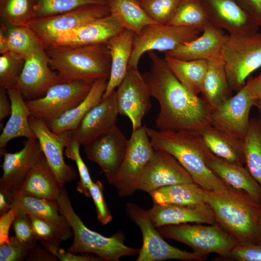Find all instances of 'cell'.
Segmentation results:
<instances>
[{"label": "cell", "mask_w": 261, "mask_h": 261, "mask_svg": "<svg viewBox=\"0 0 261 261\" xmlns=\"http://www.w3.org/2000/svg\"><path fill=\"white\" fill-rule=\"evenodd\" d=\"M243 146L246 168L261 187V123L259 120H250Z\"/></svg>", "instance_id": "8d00e7d4"}, {"label": "cell", "mask_w": 261, "mask_h": 261, "mask_svg": "<svg viewBox=\"0 0 261 261\" xmlns=\"http://www.w3.org/2000/svg\"><path fill=\"white\" fill-rule=\"evenodd\" d=\"M220 59L231 88L238 91L249 75L261 67V33L228 35Z\"/></svg>", "instance_id": "8992f818"}, {"label": "cell", "mask_w": 261, "mask_h": 261, "mask_svg": "<svg viewBox=\"0 0 261 261\" xmlns=\"http://www.w3.org/2000/svg\"><path fill=\"white\" fill-rule=\"evenodd\" d=\"M124 29L110 14L59 35L51 45L80 46L106 43Z\"/></svg>", "instance_id": "cb8c5ba5"}, {"label": "cell", "mask_w": 261, "mask_h": 261, "mask_svg": "<svg viewBox=\"0 0 261 261\" xmlns=\"http://www.w3.org/2000/svg\"><path fill=\"white\" fill-rule=\"evenodd\" d=\"M63 187L43 154L14 194L57 200Z\"/></svg>", "instance_id": "484cf974"}, {"label": "cell", "mask_w": 261, "mask_h": 261, "mask_svg": "<svg viewBox=\"0 0 261 261\" xmlns=\"http://www.w3.org/2000/svg\"></svg>", "instance_id": "94428289"}, {"label": "cell", "mask_w": 261, "mask_h": 261, "mask_svg": "<svg viewBox=\"0 0 261 261\" xmlns=\"http://www.w3.org/2000/svg\"><path fill=\"white\" fill-rule=\"evenodd\" d=\"M4 31L8 51L26 58L43 51L45 48L35 32L28 26L9 27L0 24Z\"/></svg>", "instance_id": "d590c367"}, {"label": "cell", "mask_w": 261, "mask_h": 261, "mask_svg": "<svg viewBox=\"0 0 261 261\" xmlns=\"http://www.w3.org/2000/svg\"><path fill=\"white\" fill-rule=\"evenodd\" d=\"M35 0H0L1 23L7 26H27L35 18Z\"/></svg>", "instance_id": "74e56055"}, {"label": "cell", "mask_w": 261, "mask_h": 261, "mask_svg": "<svg viewBox=\"0 0 261 261\" xmlns=\"http://www.w3.org/2000/svg\"><path fill=\"white\" fill-rule=\"evenodd\" d=\"M25 58L12 51L0 57V87L6 90L14 87L25 62Z\"/></svg>", "instance_id": "b9f144b4"}, {"label": "cell", "mask_w": 261, "mask_h": 261, "mask_svg": "<svg viewBox=\"0 0 261 261\" xmlns=\"http://www.w3.org/2000/svg\"><path fill=\"white\" fill-rule=\"evenodd\" d=\"M29 216L37 241L52 253L58 249L61 242L70 238L49 221L34 215Z\"/></svg>", "instance_id": "ab89813d"}, {"label": "cell", "mask_w": 261, "mask_h": 261, "mask_svg": "<svg viewBox=\"0 0 261 261\" xmlns=\"http://www.w3.org/2000/svg\"><path fill=\"white\" fill-rule=\"evenodd\" d=\"M164 58L173 73L188 90L196 96L201 93L208 61L185 60L168 56Z\"/></svg>", "instance_id": "d6a6232c"}, {"label": "cell", "mask_w": 261, "mask_h": 261, "mask_svg": "<svg viewBox=\"0 0 261 261\" xmlns=\"http://www.w3.org/2000/svg\"><path fill=\"white\" fill-rule=\"evenodd\" d=\"M209 22L202 0H180L176 12L167 25L203 27Z\"/></svg>", "instance_id": "f35d334b"}, {"label": "cell", "mask_w": 261, "mask_h": 261, "mask_svg": "<svg viewBox=\"0 0 261 261\" xmlns=\"http://www.w3.org/2000/svg\"><path fill=\"white\" fill-rule=\"evenodd\" d=\"M245 84L252 98L255 101L261 100V72L258 76L249 79Z\"/></svg>", "instance_id": "11a10c76"}, {"label": "cell", "mask_w": 261, "mask_h": 261, "mask_svg": "<svg viewBox=\"0 0 261 261\" xmlns=\"http://www.w3.org/2000/svg\"><path fill=\"white\" fill-rule=\"evenodd\" d=\"M108 81L102 78L94 82L84 99L49 124V129L57 134L75 129L87 113L102 101Z\"/></svg>", "instance_id": "4dcf8cb0"}, {"label": "cell", "mask_w": 261, "mask_h": 261, "mask_svg": "<svg viewBox=\"0 0 261 261\" xmlns=\"http://www.w3.org/2000/svg\"><path fill=\"white\" fill-rule=\"evenodd\" d=\"M146 129L144 125L132 131L128 140L125 158L113 184L120 197L129 196L138 189L139 180L154 154Z\"/></svg>", "instance_id": "7c38bea8"}, {"label": "cell", "mask_w": 261, "mask_h": 261, "mask_svg": "<svg viewBox=\"0 0 261 261\" xmlns=\"http://www.w3.org/2000/svg\"><path fill=\"white\" fill-rule=\"evenodd\" d=\"M118 114L115 90L92 108L75 129L71 130L72 139L84 146L116 126Z\"/></svg>", "instance_id": "44dd1931"}, {"label": "cell", "mask_w": 261, "mask_h": 261, "mask_svg": "<svg viewBox=\"0 0 261 261\" xmlns=\"http://www.w3.org/2000/svg\"><path fill=\"white\" fill-rule=\"evenodd\" d=\"M110 13L125 29L139 33L145 26L156 23L146 14L139 0H108Z\"/></svg>", "instance_id": "836d02e7"}, {"label": "cell", "mask_w": 261, "mask_h": 261, "mask_svg": "<svg viewBox=\"0 0 261 261\" xmlns=\"http://www.w3.org/2000/svg\"><path fill=\"white\" fill-rule=\"evenodd\" d=\"M198 134L215 156L230 163L245 164L243 141L227 134L211 125L203 129Z\"/></svg>", "instance_id": "f546056e"}, {"label": "cell", "mask_w": 261, "mask_h": 261, "mask_svg": "<svg viewBox=\"0 0 261 261\" xmlns=\"http://www.w3.org/2000/svg\"><path fill=\"white\" fill-rule=\"evenodd\" d=\"M258 229H259V239H260V242H261V218L259 221Z\"/></svg>", "instance_id": "91938a15"}, {"label": "cell", "mask_w": 261, "mask_h": 261, "mask_svg": "<svg viewBox=\"0 0 261 261\" xmlns=\"http://www.w3.org/2000/svg\"><path fill=\"white\" fill-rule=\"evenodd\" d=\"M7 91L12 111L0 136V156L6 152L7 145L12 139L19 137L36 138L29 123L30 114L23 95L14 87Z\"/></svg>", "instance_id": "83f0119b"}, {"label": "cell", "mask_w": 261, "mask_h": 261, "mask_svg": "<svg viewBox=\"0 0 261 261\" xmlns=\"http://www.w3.org/2000/svg\"><path fill=\"white\" fill-rule=\"evenodd\" d=\"M226 71L221 59L208 61V68L203 81L202 98L214 110L232 96Z\"/></svg>", "instance_id": "1f68e13d"}, {"label": "cell", "mask_w": 261, "mask_h": 261, "mask_svg": "<svg viewBox=\"0 0 261 261\" xmlns=\"http://www.w3.org/2000/svg\"><path fill=\"white\" fill-rule=\"evenodd\" d=\"M147 212L157 229L184 223L217 224L212 209L205 203L188 205L154 204Z\"/></svg>", "instance_id": "7402d4cb"}, {"label": "cell", "mask_w": 261, "mask_h": 261, "mask_svg": "<svg viewBox=\"0 0 261 261\" xmlns=\"http://www.w3.org/2000/svg\"><path fill=\"white\" fill-rule=\"evenodd\" d=\"M81 145L72 138L65 148V155L73 160L76 165L80 180L77 183V190L86 197H90L89 188L93 181L88 169L83 161L80 153Z\"/></svg>", "instance_id": "ee69618b"}, {"label": "cell", "mask_w": 261, "mask_h": 261, "mask_svg": "<svg viewBox=\"0 0 261 261\" xmlns=\"http://www.w3.org/2000/svg\"><path fill=\"white\" fill-rule=\"evenodd\" d=\"M28 261H58V258L50 251L37 245L28 258Z\"/></svg>", "instance_id": "f5cc1de1"}, {"label": "cell", "mask_w": 261, "mask_h": 261, "mask_svg": "<svg viewBox=\"0 0 261 261\" xmlns=\"http://www.w3.org/2000/svg\"><path fill=\"white\" fill-rule=\"evenodd\" d=\"M117 88L119 114L129 118L134 131L142 126L143 119L152 106L148 87L138 68H130Z\"/></svg>", "instance_id": "5bb4252c"}, {"label": "cell", "mask_w": 261, "mask_h": 261, "mask_svg": "<svg viewBox=\"0 0 261 261\" xmlns=\"http://www.w3.org/2000/svg\"><path fill=\"white\" fill-rule=\"evenodd\" d=\"M261 27V0H235Z\"/></svg>", "instance_id": "681fc988"}, {"label": "cell", "mask_w": 261, "mask_h": 261, "mask_svg": "<svg viewBox=\"0 0 261 261\" xmlns=\"http://www.w3.org/2000/svg\"><path fill=\"white\" fill-rule=\"evenodd\" d=\"M43 154L35 137L27 139L23 142V147L17 152H5L2 155L3 174L0 179V188L14 194L16 193L26 175Z\"/></svg>", "instance_id": "d6986e66"}, {"label": "cell", "mask_w": 261, "mask_h": 261, "mask_svg": "<svg viewBox=\"0 0 261 261\" xmlns=\"http://www.w3.org/2000/svg\"><path fill=\"white\" fill-rule=\"evenodd\" d=\"M149 194L154 204L188 205L205 203V190L194 182L162 187Z\"/></svg>", "instance_id": "e575fe53"}, {"label": "cell", "mask_w": 261, "mask_h": 261, "mask_svg": "<svg viewBox=\"0 0 261 261\" xmlns=\"http://www.w3.org/2000/svg\"><path fill=\"white\" fill-rule=\"evenodd\" d=\"M14 194L0 188V216L11 209Z\"/></svg>", "instance_id": "9f6ffc18"}, {"label": "cell", "mask_w": 261, "mask_h": 261, "mask_svg": "<svg viewBox=\"0 0 261 261\" xmlns=\"http://www.w3.org/2000/svg\"><path fill=\"white\" fill-rule=\"evenodd\" d=\"M8 51L7 38L4 31L0 27V53L2 54Z\"/></svg>", "instance_id": "6f0895ef"}, {"label": "cell", "mask_w": 261, "mask_h": 261, "mask_svg": "<svg viewBox=\"0 0 261 261\" xmlns=\"http://www.w3.org/2000/svg\"><path fill=\"white\" fill-rule=\"evenodd\" d=\"M205 162L209 169L228 186L261 203V187L244 165L227 162L209 150Z\"/></svg>", "instance_id": "d4e9b609"}, {"label": "cell", "mask_w": 261, "mask_h": 261, "mask_svg": "<svg viewBox=\"0 0 261 261\" xmlns=\"http://www.w3.org/2000/svg\"><path fill=\"white\" fill-rule=\"evenodd\" d=\"M254 106L257 108L260 117V121L261 123V100H257L254 102Z\"/></svg>", "instance_id": "680465c9"}, {"label": "cell", "mask_w": 261, "mask_h": 261, "mask_svg": "<svg viewBox=\"0 0 261 261\" xmlns=\"http://www.w3.org/2000/svg\"><path fill=\"white\" fill-rule=\"evenodd\" d=\"M205 203L212 209L217 224L238 242H260L259 223L261 203L231 187L205 190Z\"/></svg>", "instance_id": "3957f363"}, {"label": "cell", "mask_w": 261, "mask_h": 261, "mask_svg": "<svg viewBox=\"0 0 261 261\" xmlns=\"http://www.w3.org/2000/svg\"><path fill=\"white\" fill-rule=\"evenodd\" d=\"M191 182H194L191 175L173 155L155 149L137 189L150 194L162 187Z\"/></svg>", "instance_id": "e0dca14e"}, {"label": "cell", "mask_w": 261, "mask_h": 261, "mask_svg": "<svg viewBox=\"0 0 261 261\" xmlns=\"http://www.w3.org/2000/svg\"><path fill=\"white\" fill-rule=\"evenodd\" d=\"M110 14L108 4H89L58 14L34 18L27 26L45 49L59 35Z\"/></svg>", "instance_id": "8fae6325"}, {"label": "cell", "mask_w": 261, "mask_h": 261, "mask_svg": "<svg viewBox=\"0 0 261 261\" xmlns=\"http://www.w3.org/2000/svg\"><path fill=\"white\" fill-rule=\"evenodd\" d=\"M62 82L61 77L49 66L44 50L26 58L14 87L26 100H30L44 96L52 86Z\"/></svg>", "instance_id": "ac0fdd59"}, {"label": "cell", "mask_w": 261, "mask_h": 261, "mask_svg": "<svg viewBox=\"0 0 261 261\" xmlns=\"http://www.w3.org/2000/svg\"><path fill=\"white\" fill-rule=\"evenodd\" d=\"M238 261H261V242H238L222 258Z\"/></svg>", "instance_id": "bcb514c9"}, {"label": "cell", "mask_w": 261, "mask_h": 261, "mask_svg": "<svg viewBox=\"0 0 261 261\" xmlns=\"http://www.w3.org/2000/svg\"><path fill=\"white\" fill-rule=\"evenodd\" d=\"M89 4H108V0H35V16L36 18L56 15Z\"/></svg>", "instance_id": "60d3db41"}, {"label": "cell", "mask_w": 261, "mask_h": 261, "mask_svg": "<svg viewBox=\"0 0 261 261\" xmlns=\"http://www.w3.org/2000/svg\"><path fill=\"white\" fill-rule=\"evenodd\" d=\"M146 130L154 148L173 155L201 188L217 191L230 188L207 166L205 158L209 150L198 133L160 131L147 127Z\"/></svg>", "instance_id": "7a4b0ae2"}, {"label": "cell", "mask_w": 261, "mask_h": 261, "mask_svg": "<svg viewBox=\"0 0 261 261\" xmlns=\"http://www.w3.org/2000/svg\"><path fill=\"white\" fill-rule=\"evenodd\" d=\"M126 210L129 217L139 227L142 234L143 245L137 261L171 259L202 261L206 259V257L196 253L182 250L167 243L152 224L147 210L131 202L127 203Z\"/></svg>", "instance_id": "9c48e42d"}, {"label": "cell", "mask_w": 261, "mask_h": 261, "mask_svg": "<svg viewBox=\"0 0 261 261\" xmlns=\"http://www.w3.org/2000/svg\"><path fill=\"white\" fill-rule=\"evenodd\" d=\"M6 89L0 87V122L5 117L10 116L12 105Z\"/></svg>", "instance_id": "db71d44e"}, {"label": "cell", "mask_w": 261, "mask_h": 261, "mask_svg": "<svg viewBox=\"0 0 261 261\" xmlns=\"http://www.w3.org/2000/svg\"><path fill=\"white\" fill-rule=\"evenodd\" d=\"M15 215H34L49 221L70 238L72 231L65 217L59 212L57 200L14 194L11 206Z\"/></svg>", "instance_id": "4316f807"}, {"label": "cell", "mask_w": 261, "mask_h": 261, "mask_svg": "<svg viewBox=\"0 0 261 261\" xmlns=\"http://www.w3.org/2000/svg\"><path fill=\"white\" fill-rule=\"evenodd\" d=\"M147 53L151 68L143 76L151 96L160 105L155 120L158 130L198 133L210 125L212 109L203 99L193 95L182 85L165 58L153 51Z\"/></svg>", "instance_id": "6da1fadb"}, {"label": "cell", "mask_w": 261, "mask_h": 261, "mask_svg": "<svg viewBox=\"0 0 261 261\" xmlns=\"http://www.w3.org/2000/svg\"><path fill=\"white\" fill-rule=\"evenodd\" d=\"M29 123L47 163L62 186L76 179L77 172L64 159V149L72 138L71 130L57 134L44 120L30 116Z\"/></svg>", "instance_id": "4fadbf2b"}, {"label": "cell", "mask_w": 261, "mask_h": 261, "mask_svg": "<svg viewBox=\"0 0 261 261\" xmlns=\"http://www.w3.org/2000/svg\"><path fill=\"white\" fill-rule=\"evenodd\" d=\"M49 65L64 82L94 83L109 79L111 59L106 43L86 45H53L45 49Z\"/></svg>", "instance_id": "277c9868"}, {"label": "cell", "mask_w": 261, "mask_h": 261, "mask_svg": "<svg viewBox=\"0 0 261 261\" xmlns=\"http://www.w3.org/2000/svg\"><path fill=\"white\" fill-rule=\"evenodd\" d=\"M57 202L60 213L65 217L73 232V241L68 251L74 254L92 253L104 261H118L124 256L138 255L140 249L125 245L124 235L122 232L106 237L87 228L74 211L64 187Z\"/></svg>", "instance_id": "5b68a950"}, {"label": "cell", "mask_w": 261, "mask_h": 261, "mask_svg": "<svg viewBox=\"0 0 261 261\" xmlns=\"http://www.w3.org/2000/svg\"><path fill=\"white\" fill-rule=\"evenodd\" d=\"M11 227L14 232V236L20 241L30 245L37 244V240L29 215L16 214Z\"/></svg>", "instance_id": "c3c4849f"}, {"label": "cell", "mask_w": 261, "mask_h": 261, "mask_svg": "<svg viewBox=\"0 0 261 261\" xmlns=\"http://www.w3.org/2000/svg\"><path fill=\"white\" fill-rule=\"evenodd\" d=\"M53 253L62 261H104L98 256H94L90 253H85L84 254L76 255L69 251H65L62 249H58Z\"/></svg>", "instance_id": "f907efd6"}, {"label": "cell", "mask_w": 261, "mask_h": 261, "mask_svg": "<svg viewBox=\"0 0 261 261\" xmlns=\"http://www.w3.org/2000/svg\"><path fill=\"white\" fill-rule=\"evenodd\" d=\"M255 102L245 84L235 95L212 110L211 125L243 141L249 125L250 111Z\"/></svg>", "instance_id": "9a60e30c"}, {"label": "cell", "mask_w": 261, "mask_h": 261, "mask_svg": "<svg viewBox=\"0 0 261 261\" xmlns=\"http://www.w3.org/2000/svg\"><path fill=\"white\" fill-rule=\"evenodd\" d=\"M209 22L229 35L258 31L260 27L234 0H202Z\"/></svg>", "instance_id": "ffe728a7"}, {"label": "cell", "mask_w": 261, "mask_h": 261, "mask_svg": "<svg viewBox=\"0 0 261 261\" xmlns=\"http://www.w3.org/2000/svg\"><path fill=\"white\" fill-rule=\"evenodd\" d=\"M203 27L176 26L154 23L134 34L131 55L128 68H138L140 58L145 53L173 50L190 41L202 33Z\"/></svg>", "instance_id": "ba28073f"}, {"label": "cell", "mask_w": 261, "mask_h": 261, "mask_svg": "<svg viewBox=\"0 0 261 261\" xmlns=\"http://www.w3.org/2000/svg\"><path fill=\"white\" fill-rule=\"evenodd\" d=\"M89 193L96 207L98 221L103 225L108 224L112 220V216L105 202L103 186L100 180L93 182L89 188Z\"/></svg>", "instance_id": "7dc6e473"}, {"label": "cell", "mask_w": 261, "mask_h": 261, "mask_svg": "<svg viewBox=\"0 0 261 261\" xmlns=\"http://www.w3.org/2000/svg\"><path fill=\"white\" fill-rule=\"evenodd\" d=\"M128 145V140L115 126L84 146L87 157L99 165L109 183L113 184L125 158Z\"/></svg>", "instance_id": "2e32d148"}, {"label": "cell", "mask_w": 261, "mask_h": 261, "mask_svg": "<svg viewBox=\"0 0 261 261\" xmlns=\"http://www.w3.org/2000/svg\"><path fill=\"white\" fill-rule=\"evenodd\" d=\"M161 235L183 243L194 252L206 257L211 253L227 256L238 242L218 224L184 223L162 226Z\"/></svg>", "instance_id": "52a82bcc"}, {"label": "cell", "mask_w": 261, "mask_h": 261, "mask_svg": "<svg viewBox=\"0 0 261 261\" xmlns=\"http://www.w3.org/2000/svg\"><path fill=\"white\" fill-rule=\"evenodd\" d=\"M227 35L209 22L203 26L199 36L177 48L165 53L175 58L210 61L220 59L221 50Z\"/></svg>", "instance_id": "603a6c76"}, {"label": "cell", "mask_w": 261, "mask_h": 261, "mask_svg": "<svg viewBox=\"0 0 261 261\" xmlns=\"http://www.w3.org/2000/svg\"><path fill=\"white\" fill-rule=\"evenodd\" d=\"M37 245L24 243L15 236L10 237L8 243L0 245V261L27 260Z\"/></svg>", "instance_id": "f6af8a7d"}, {"label": "cell", "mask_w": 261, "mask_h": 261, "mask_svg": "<svg viewBox=\"0 0 261 261\" xmlns=\"http://www.w3.org/2000/svg\"><path fill=\"white\" fill-rule=\"evenodd\" d=\"M180 0H139L149 17L155 23L166 25L174 14Z\"/></svg>", "instance_id": "7bdbcfd3"}, {"label": "cell", "mask_w": 261, "mask_h": 261, "mask_svg": "<svg viewBox=\"0 0 261 261\" xmlns=\"http://www.w3.org/2000/svg\"><path fill=\"white\" fill-rule=\"evenodd\" d=\"M0 216V245H1L8 243L10 240L9 231L15 214L12 209H10L8 212Z\"/></svg>", "instance_id": "816d5d0a"}, {"label": "cell", "mask_w": 261, "mask_h": 261, "mask_svg": "<svg viewBox=\"0 0 261 261\" xmlns=\"http://www.w3.org/2000/svg\"><path fill=\"white\" fill-rule=\"evenodd\" d=\"M134 36V32L125 29L106 43L111 56V66L102 98L111 94L125 78L132 53Z\"/></svg>", "instance_id": "f1b7e54d"}, {"label": "cell", "mask_w": 261, "mask_h": 261, "mask_svg": "<svg viewBox=\"0 0 261 261\" xmlns=\"http://www.w3.org/2000/svg\"><path fill=\"white\" fill-rule=\"evenodd\" d=\"M93 83L73 81L60 82L52 86L44 96L26 100L30 116L41 118L49 125L83 101Z\"/></svg>", "instance_id": "30bf717a"}]
</instances>
